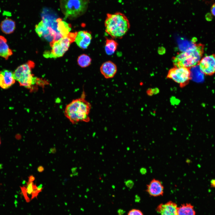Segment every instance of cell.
Here are the masks:
<instances>
[{
	"label": "cell",
	"mask_w": 215,
	"mask_h": 215,
	"mask_svg": "<svg viewBox=\"0 0 215 215\" xmlns=\"http://www.w3.org/2000/svg\"><path fill=\"white\" fill-rule=\"evenodd\" d=\"M35 63L31 61L18 67L13 72L14 78L20 85L29 89L31 92L37 90L39 87H44L48 84L45 80L34 76L32 70Z\"/></svg>",
	"instance_id": "1"
},
{
	"label": "cell",
	"mask_w": 215,
	"mask_h": 215,
	"mask_svg": "<svg viewBox=\"0 0 215 215\" xmlns=\"http://www.w3.org/2000/svg\"><path fill=\"white\" fill-rule=\"evenodd\" d=\"M90 104L85 99L83 93L79 98L73 99L66 106L64 111L65 116L73 124L80 122H89Z\"/></svg>",
	"instance_id": "2"
},
{
	"label": "cell",
	"mask_w": 215,
	"mask_h": 215,
	"mask_svg": "<svg viewBox=\"0 0 215 215\" xmlns=\"http://www.w3.org/2000/svg\"><path fill=\"white\" fill-rule=\"evenodd\" d=\"M104 24L106 32L113 39L122 38L130 27L127 17L120 12L108 13Z\"/></svg>",
	"instance_id": "3"
},
{
	"label": "cell",
	"mask_w": 215,
	"mask_h": 215,
	"mask_svg": "<svg viewBox=\"0 0 215 215\" xmlns=\"http://www.w3.org/2000/svg\"><path fill=\"white\" fill-rule=\"evenodd\" d=\"M204 45L200 43L194 44L186 51L172 57L175 67H184L190 68L198 64L204 52Z\"/></svg>",
	"instance_id": "4"
},
{
	"label": "cell",
	"mask_w": 215,
	"mask_h": 215,
	"mask_svg": "<svg viewBox=\"0 0 215 215\" xmlns=\"http://www.w3.org/2000/svg\"><path fill=\"white\" fill-rule=\"evenodd\" d=\"M89 3V0H60V6L66 18L74 19L86 12Z\"/></svg>",
	"instance_id": "5"
},
{
	"label": "cell",
	"mask_w": 215,
	"mask_h": 215,
	"mask_svg": "<svg viewBox=\"0 0 215 215\" xmlns=\"http://www.w3.org/2000/svg\"><path fill=\"white\" fill-rule=\"evenodd\" d=\"M77 32L69 33L58 40L50 43L52 49L43 55L46 58H56L62 56L68 50L70 44L75 41Z\"/></svg>",
	"instance_id": "6"
},
{
	"label": "cell",
	"mask_w": 215,
	"mask_h": 215,
	"mask_svg": "<svg viewBox=\"0 0 215 215\" xmlns=\"http://www.w3.org/2000/svg\"><path fill=\"white\" fill-rule=\"evenodd\" d=\"M167 78L179 84L181 87L187 85L191 79L190 68L184 67H173L168 71Z\"/></svg>",
	"instance_id": "7"
},
{
	"label": "cell",
	"mask_w": 215,
	"mask_h": 215,
	"mask_svg": "<svg viewBox=\"0 0 215 215\" xmlns=\"http://www.w3.org/2000/svg\"><path fill=\"white\" fill-rule=\"evenodd\" d=\"M202 73L207 76L215 74V54L205 56L198 64Z\"/></svg>",
	"instance_id": "8"
},
{
	"label": "cell",
	"mask_w": 215,
	"mask_h": 215,
	"mask_svg": "<svg viewBox=\"0 0 215 215\" xmlns=\"http://www.w3.org/2000/svg\"><path fill=\"white\" fill-rule=\"evenodd\" d=\"M164 190V187L161 182L153 179L147 185L146 191L150 196L156 197L163 196Z\"/></svg>",
	"instance_id": "9"
},
{
	"label": "cell",
	"mask_w": 215,
	"mask_h": 215,
	"mask_svg": "<svg viewBox=\"0 0 215 215\" xmlns=\"http://www.w3.org/2000/svg\"><path fill=\"white\" fill-rule=\"evenodd\" d=\"M13 72L4 69L0 71V87L4 89L10 87L15 82Z\"/></svg>",
	"instance_id": "10"
},
{
	"label": "cell",
	"mask_w": 215,
	"mask_h": 215,
	"mask_svg": "<svg viewBox=\"0 0 215 215\" xmlns=\"http://www.w3.org/2000/svg\"><path fill=\"white\" fill-rule=\"evenodd\" d=\"M92 39L91 33L87 31L82 30L77 32L75 42L81 49H87L90 44Z\"/></svg>",
	"instance_id": "11"
},
{
	"label": "cell",
	"mask_w": 215,
	"mask_h": 215,
	"mask_svg": "<svg viewBox=\"0 0 215 215\" xmlns=\"http://www.w3.org/2000/svg\"><path fill=\"white\" fill-rule=\"evenodd\" d=\"M177 204L171 201L159 204L156 210L160 215H177Z\"/></svg>",
	"instance_id": "12"
},
{
	"label": "cell",
	"mask_w": 215,
	"mask_h": 215,
	"mask_svg": "<svg viewBox=\"0 0 215 215\" xmlns=\"http://www.w3.org/2000/svg\"><path fill=\"white\" fill-rule=\"evenodd\" d=\"M100 71L102 74L106 79L113 78L117 71L116 64L110 61L104 62L100 67Z\"/></svg>",
	"instance_id": "13"
},
{
	"label": "cell",
	"mask_w": 215,
	"mask_h": 215,
	"mask_svg": "<svg viewBox=\"0 0 215 215\" xmlns=\"http://www.w3.org/2000/svg\"><path fill=\"white\" fill-rule=\"evenodd\" d=\"M35 31L39 37H43L50 43L54 41L53 36L48 27L42 20L36 25Z\"/></svg>",
	"instance_id": "14"
},
{
	"label": "cell",
	"mask_w": 215,
	"mask_h": 215,
	"mask_svg": "<svg viewBox=\"0 0 215 215\" xmlns=\"http://www.w3.org/2000/svg\"><path fill=\"white\" fill-rule=\"evenodd\" d=\"M0 27L1 31L4 33L9 34L13 33L16 27L15 22L13 19L6 18L1 22Z\"/></svg>",
	"instance_id": "15"
},
{
	"label": "cell",
	"mask_w": 215,
	"mask_h": 215,
	"mask_svg": "<svg viewBox=\"0 0 215 215\" xmlns=\"http://www.w3.org/2000/svg\"><path fill=\"white\" fill-rule=\"evenodd\" d=\"M7 40L4 36L0 35V56L7 60L13 55V51L9 47Z\"/></svg>",
	"instance_id": "16"
},
{
	"label": "cell",
	"mask_w": 215,
	"mask_h": 215,
	"mask_svg": "<svg viewBox=\"0 0 215 215\" xmlns=\"http://www.w3.org/2000/svg\"><path fill=\"white\" fill-rule=\"evenodd\" d=\"M177 215H195L194 206L190 203L182 205L177 209Z\"/></svg>",
	"instance_id": "17"
},
{
	"label": "cell",
	"mask_w": 215,
	"mask_h": 215,
	"mask_svg": "<svg viewBox=\"0 0 215 215\" xmlns=\"http://www.w3.org/2000/svg\"><path fill=\"white\" fill-rule=\"evenodd\" d=\"M56 21L58 31L63 37L70 33L71 30V26L70 24L60 18H57Z\"/></svg>",
	"instance_id": "18"
},
{
	"label": "cell",
	"mask_w": 215,
	"mask_h": 215,
	"mask_svg": "<svg viewBox=\"0 0 215 215\" xmlns=\"http://www.w3.org/2000/svg\"><path fill=\"white\" fill-rule=\"evenodd\" d=\"M118 43L113 39H107L105 41V49L106 53L108 55H113L117 49Z\"/></svg>",
	"instance_id": "19"
},
{
	"label": "cell",
	"mask_w": 215,
	"mask_h": 215,
	"mask_svg": "<svg viewBox=\"0 0 215 215\" xmlns=\"http://www.w3.org/2000/svg\"><path fill=\"white\" fill-rule=\"evenodd\" d=\"M92 59L88 55L83 54L78 57L77 62L78 64L82 67L85 68L89 66L91 64Z\"/></svg>",
	"instance_id": "20"
},
{
	"label": "cell",
	"mask_w": 215,
	"mask_h": 215,
	"mask_svg": "<svg viewBox=\"0 0 215 215\" xmlns=\"http://www.w3.org/2000/svg\"><path fill=\"white\" fill-rule=\"evenodd\" d=\"M128 215H143L140 210L137 209H133L129 211Z\"/></svg>",
	"instance_id": "21"
},
{
	"label": "cell",
	"mask_w": 215,
	"mask_h": 215,
	"mask_svg": "<svg viewBox=\"0 0 215 215\" xmlns=\"http://www.w3.org/2000/svg\"><path fill=\"white\" fill-rule=\"evenodd\" d=\"M125 185L128 188L131 189L133 187L134 183L131 179L128 180L125 182Z\"/></svg>",
	"instance_id": "22"
},
{
	"label": "cell",
	"mask_w": 215,
	"mask_h": 215,
	"mask_svg": "<svg viewBox=\"0 0 215 215\" xmlns=\"http://www.w3.org/2000/svg\"><path fill=\"white\" fill-rule=\"evenodd\" d=\"M159 91L157 88L150 89L148 90V93L149 95H153L157 93Z\"/></svg>",
	"instance_id": "23"
},
{
	"label": "cell",
	"mask_w": 215,
	"mask_h": 215,
	"mask_svg": "<svg viewBox=\"0 0 215 215\" xmlns=\"http://www.w3.org/2000/svg\"><path fill=\"white\" fill-rule=\"evenodd\" d=\"M211 12L212 15L215 17V3H214L211 7Z\"/></svg>",
	"instance_id": "24"
},
{
	"label": "cell",
	"mask_w": 215,
	"mask_h": 215,
	"mask_svg": "<svg viewBox=\"0 0 215 215\" xmlns=\"http://www.w3.org/2000/svg\"><path fill=\"white\" fill-rule=\"evenodd\" d=\"M147 172V169L145 168H142L140 169V172L142 175L145 174Z\"/></svg>",
	"instance_id": "25"
},
{
	"label": "cell",
	"mask_w": 215,
	"mask_h": 215,
	"mask_svg": "<svg viewBox=\"0 0 215 215\" xmlns=\"http://www.w3.org/2000/svg\"><path fill=\"white\" fill-rule=\"evenodd\" d=\"M35 177L32 175L28 177V182H33L34 180Z\"/></svg>",
	"instance_id": "26"
},
{
	"label": "cell",
	"mask_w": 215,
	"mask_h": 215,
	"mask_svg": "<svg viewBox=\"0 0 215 215\" xmlns=\"http://www.w3.org/2000/svg\"><path fill=\"white\" fill-rule=\"evenodd\" d=\"M37 170L39 172H42L44 170V168L43 166H40L38 167Z\"/></svg>",
	"instance_id": "27"
},
{
	"label": "cell",
	"mask_w": 215,
	"mask_h": 215,
	"mask_svg": "<svg viewBox=\"0 0 215 215\" xmlns=\"http://www.w3.org/2000/svg\"><path fill=\"white\" fill-rule=\"evenodd\" d=\"M43 189V185L42 184H40L39 186H37L38 190L41 192L42 191Z\"/></svg>",
	"instance_id": "28"
},
{
	"label": "cell",
	"mask_w": 215,
	"mask_h": 215,
	"mask_svg": "<svg viewBox=\"0 0 215 215\" xmlns=\"http://www.w3.org/2000/svg\"><path fill=\"white\" fill-rule=\"evenodd\" d=\"M211 185L213 187H215V180L212 179L211 181Z\"/></svg>",
	"instance_id": "29"
},
{
	"label": "cell",
	"mask_w": 215,
	"mask_h": 215,
	"mask_svg": "<svg viewBox=\"0 0 215 215\" xmlns=\"http://www.w3.org/2000/svg\"><path fill=\"white\" fill-rule=\"evenodd\" d=\"M77 168L76 167L73 168H72L71 171L73 173L76 172Z\"/></svg>",
	"instance_id": "30"
},
{
	"label": "cell",
	"mask_w": 215,
	"mask_h": 215,
	"mask_svg": "<svg viewBox=\"0 0 215 215\" xmlns=\"http://www.w3.org/2000/svg\"><path fill=\"white\" fill-rule=\"evenodd\" d=\"M73 176H77L78 175V173L77 172H75L73 173V174H72Z\"/></svg>",
	"instance_id": "31"
},
{
	"label": "cell",
	"mask_w": 215,
	"mask_h": 215,
	"mask_svg": "<svg viewBox=\"0 0 215 215\" xmlns=\"http://www.w3.org/2000/svg\"><path fill=\"white\" fill-rule=\"evenodd\" d=\"M127 150H128L130 149L129 148L127 147Z\"/></svg>",
	"instance_id": "32"
},
{
	"label": "cell",
	"mask_w": 215,
	"mask_h": 215,
	"mask_svg": "<svg viewBox=\"0 0 215 215\" xmlns=\"http://www.w3.org/2000/svg\"><path fill=\"white\" fill-rule=\"evenodd\" d=\"M1 144V139L0 138V145Z\"/></svg>",
	"instance_id": "33"
}]
</instances>
